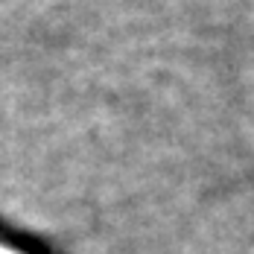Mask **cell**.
<instances>
[{
  "instance_id": "cell-1",
  "label": "cell",
  "mask_w": 254,
  "mask_h": 254,
  "mask_svg": "<svg viewBox=\"0 0 254 254\" xmlns=\"http://www.w3.org/2000/svg\"><path fill=\"white\" fill-rule=\"evenodd\" d=\"M0 254H15V252H9V249H3V246H0Z\"/></svg>"
}]
</instances>
